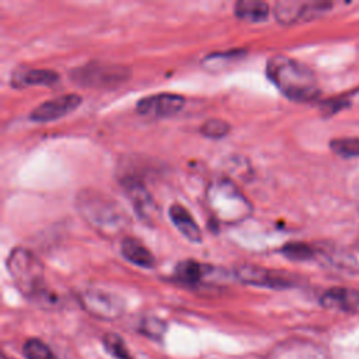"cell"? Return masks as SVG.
I'll use <instances>...</instances> for the list:
<instances>
[{
  "label": "cell",
  "instance_id": "obj_1",
  "mask_svg": "<svg viewBox=\"0 0 359 359\" xmlns=\"http://www.w3.org/2000/svg\"><path fill=\"white\" fill-rule=\"evenodd\" d=\"M266 76L279 91L292 101L307 102L320 95L317 77L310 67L285 55H275L266 62Z\"/></svg>",
  "mask_w": 359,
  "mask_h": 359
},
{
  "label": "cell",
  "instance_id": "obj_2",
  "mask_svg": "<svg viewBox=\"0 0 359 359\" xmlns=\"http://www.w3.org/2000/svg\"><path fill=\"white\" fill-rule=\"evenodd\" d=\"M76 209L104 237H116L129 224V217L119 203L95 189H81L77 192Z\"/></svg>",
  "mask_w": 359,
  "mask_h": 359
},
{
  "label": "cell",
  "instance_id": "obj_3",
  "mask_svg": "<svg viewBox=\"0 0 359 359\" xmlns=\"http://www.w3.org/2000/svg\"><path fill=\"white\" fill-rule=\"evenodd\" d=\"M6 265L13 280L25 296L42 306H55L57 303V294L45 282L42 262L29 250L14 247L8 252Z\"/></svg>",
  "mask_w": 359,
  "mask_h": 359
},
{
  "label": "cell",
  "instance_id": "obj_4",
  "mask_svg": "<svg viewBox=\"0 0 359 359\" xmlns=\"http://www.w3.org/2000/svg\"><path fill=\"white\" fill-rule=\"evenodd\" d=\"M206 205L212 216L224 224L240 223L252 212L248 198L229 178H217L208 185Z\"/></svg>",
  "mask_w": 359,
  "mask_h": 359
},
{
  "label": "cell",
  "instance_id": "obj_5",
  "mask_svg": "<svg viewBox=\"0 0 359 359\" xmlns=\"http://www.w3.org/2000/svg\"><path fill=\"white\" fill-rule=\"evenodd\" d=\"M130 74V69L123 65L90 62L74 67L70 72V79L73 83L81 87L114 88L128 81Z\"/></svg>",
  "mask_w": 359,
  "mask_h": 359
},
{
  "label": "cell",
  "instance_id": "obj_6",
  "mask_svg": "<svg viewBox=\"0 0 359 359\" xmlns=\"http://www.w3.org/2000/svg\"><path fill=\"white\" fill-rule=\"evenodd\" d=\"M81 307L91 316L101 320L118 318L125 309L123 300L109 292L101 289H86L79 294Z\"/></svg>",
  "mask_w": 359,
  "mask_h": 359
},
{
  "label": "cell",
  "instance_id": "obj_7",
  "mask_svg": "<svg viewBox=\"0 0 359 359\" xmlns=\"http://www.w3.org/2000/svg\"><path fill=\"white\" fill-rule=\"evenodd\" d=\"M119 182L137 217L149 224L156 223L158 217V206L156 205L151 194L147 191L144 182L133 175H125L119 180Z\"/></svg>",
  "mask_w": 359,
  "mask_h": 359
},
{
  "label": "cell",
  "instance_id": "obj_8",
  "mask_svg": "<svg viewBox=\"0 0 359 359\" xmlns=\"http://www.w3.org/2000/svg\"><path fill=\"white\" fill-rule=\"evenodd\" d=\"M332 7L328 1H278L273 7V15L278 22L289 25L299 21L313 20Z\"/></svg>",
  "mask_w": 359,
  "mask_h": 359
},
{
  "label": "cell",
  "instance_id": "obj_9",
  "mask_svg": "<svg viewBox=\"0 0 359 359\" xmlns=\"http://www.w3.org/2000/svg\"><path fill=\"white\" fill-rule=\"evenodd\" d=\"M234 273L240 282L252 285V286L286 289L294 285V280L289 273L275 271V269H268V268L252 265V264L238 265L234 269Z\"/></svg>",
  "mask_w": 359,
  "mask_h": 359
},
{
  "label": "cell",
  "instance_id": "obj_10",
  "mask_svg": "<svg viewBox=\"0 0 359 359\" xmlns=\"http://www.w3.org/2000/svg\"><path fill=\"white\" fill-rule=\"evenodd\" d=\"M185 105V98L180 94L158 93L143 97L136 104V111L144 116H170L180 112Z\"/></svg>",
  "mask_w": 359,
  "mask_h": 359
},
{
  "label": "cell",
  "instance_id": "obj_11",
  "mask_svg": "<svg viewBox=\"0 0 359 359\" xmlns=\"http://www.w3.org/2000/svg\"><path fill=\"white\" fill-rule=\"evenodd\" d=\"M80 104L81 97L79 94H63L35 107L29 114V119L34 122H50L70 114Z\"/></svg>",
  "mask_w": 359,
  "mask_h": 359
},
{
  "label": "cell",
  "instance_id": "obj_12",
  "mask_svg": "<svg viewBox=\"0 0 359 359\" xmlns=\"http://www.w3.org/2000/svg\"><path fill=\"white\" fill-rule=\"evenodd\" d=\"M59 80V74L52 69H39L18 66L10 76V84L14 88H25L29 86H50Z\"/></svg>",
  "mask_w": 359,
  "mask_h": 359
},
{
  "label": "cell",
  "instance_id": "obj_13",
  "mask_svg": "<svg viewBox=\"0 0 359 359\" xmlns=\"http://www.w3.org/2000/svg\"><path fill=\"white\" fill-rule=\"evenodd\" d=\"M168 215L174 226L187 240L192 243L202 241V231L185 206H182L181 203H172L168 209Z\"/></svg>",
  "mask_w": 359,
  "mask_h": 359
},
{
  "label": "cell",
  "instance_id": "obj_14",
  "mask_svg": "<svg viewBox=\"0 0 359 359\" xmlns=\"http://www.w3.org/2000/svg\"><path fill=\"white\" fill-rule=\"evenodd\" d=\"M321 304L327 309L355 311L359 309V290L346 287H332L328 289L321 296Z\"/></svg>",
  "mask_w": 359,
  "mask_h": 359
},
{
  "label": "cell",
  "instance_id": "obj_15",
  "mask_svg": "<svg viewBox=\"0 0 359 359\" xmlns=\"http://www.w3.org/2000/svg\"><path fill=\"white\" fill-rule=\"evenodd\" d=\"M121 252L129 262L140 268H154L156 258L153 252L137 238L125 237L121 244Z\"/></svg>",
  "mask_w": 359,
  "mask_h": 359
},
{
  "label": "cell",
  "instance_id": "obj_16",
  "mask_svg": "<svg viewBox=\"0 0 359 359\" xmlns=\"http://www.w3.org/2000/svg\"><path fill=\"white\" fill-rule=\"evenodd\" d=\"M213 272L210 265L198 262L195 259H184L175 265L174 276L177 280L188 285H195L202 282L208 275Z\"/></svg>",
  "mask_w": 359,
  "mask_h": 359
},
{
  "label": "cell",
  "instance_id": "obj_17",
  "mask_svg": "<svg viewBox=\"0 0 359 359\" xmlns=\"http://www.w3.org/2000/svg\"><path fill=\"white\" fill-rule=\"evenodd\" d=\"M234 14L244 21H264L269 14V6L259 0H238L234 4Z\"/></svg>",
  "mask_w": 359,
  "mask_h": 359
},
{
  "label": "cell",
  "instance_id": "obj_18",
  "mask_svg": "<svg viewBox=\"0 0 359 359\" xmlns=\"http://www.w3.org/2000/svg\"><path fill=\"white\" fill-rule=\"evenodd\" d=\"M280 252L290 261H309L318 254L317 248L302 241H292L285 244L280 248Z\"/></svg>",
  "mask_w": 359,
  "mask_h": 359
},
{
  "label": "cell",
  "instance_id": "obj_19",
  "mask_svg": "<svg viewBox=\"0 0 359 359\" xmlns=\"http://www.w3.org/2000/svg\"><path fill=\"white\" fill-rule=\"evenodd\" d=\"M22 353L27 359H56L50 348L38 338H29L22 345Z\"/></svg>",
  "mask_w": 359,
  "mask_h": 359
},
{
  "label": "cell",
  "instance_id": "obj_20",
  "mask_svg": "<svg viewBox=\"0 0 359 359\" xmlns=\"http://www.w3.org/2000/svg\"><path fill=\"white\" fill-rule=\"evenodd\" d=\"M330 149L345 158L359 157V137H338L330 142Z\"/></svg>",
  "mask_w": 359,
  "mask_h": 359
},
{
  "label": "cell",
  "instance_id": "obj_21",
  "mask_svg": "<svg viewBox=\"0 0 359 359\" xmlns=\"http://www.w3.org/2000/svg\"><path fill=\"white\" fill-rule=\"evenodd\" d=\"M102 342H104V346L107 348V351L111 355H114L116 359H133L121 335L114 334V332L105 334L102 338Z\"/></svg>",
  "mask_w": 359,
  "mask_h": 359
},
{
  "label": "cell",
  "instance_id": "obj_22",
  "mask_svg": "<svg viewBox=\"0 0 359 359\" xmlns=\"http://www.w3.org/2000/svg\"><path fill=\"white\" fill-rule=\"evenodd\" d=\"M229 132H230V123L219 118H210L205 121L201 126V133L209 139L224 137Z\"/></svg>",
  "mask_w": 359,
  "mask_h": 359
},
{
  "label": "cell",
  "instance_id": "obj_23",
  "mask_svg": "<svg viewBox=\"0 0 359 359\" xmlns=\"http://www.w3.org/2000/svg\"><path fill=\"white\" fill-rule=\"evenodd\" d=\"M165 323L161 321L160 318H154V317H144L142 318V321L139 323V332L150 337V338H154V339H158L163 337V334L165 332Z\"/></svg>",
  "mask_w": 359,
  "mask_h": 359
},
{
  "label": "cell",
  "instance_id": "obj_24",
  "mask_svg": "<svg viewBox=\"0 0 359 359\" xmlns=\"http://www.w3.org/2000/svg\"><path fill=\"white\" fill-rule=\"evenodd\" d=\"M355 202H356V206L359 209V182L355 185Z\"/></svg>",
  "mask_w": 359,
  "mask_h": 359
},
{
  "label": "cell",
  "instance_id": "obj_25",
  "mask_svg": "<svg viewBox=\"0 0 359 359\" xmlns=\"http://www.w3.org/2000/svg\"><path fill=\"white\" fill-rule=\"evenodd\" d=\"M356 245H358V247H356V248H358V250H359V238H358V241H356Z\"/></svg>",
  "mask_w": 359,
  "mask_h": 359
}]
</instances>
